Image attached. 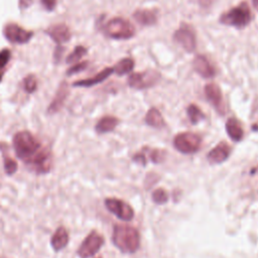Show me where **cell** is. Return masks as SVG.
<instances>
[{
  "mask_svg": "<svg viewBox=\"0 0 258 258\" xmlns=\"http://www.w3.org/2000/svg\"><path fill=\"white\" fill-rule=\"evenodd\" d=\"M132 16L142 26H151L157 22V13L152 9H137Z\"/></svg>",
  "mask_w": 258,
  "mask_h": 258,
  "instance_id": "obj_16",
  "label": "cell"
},
{
  "mask_svg": "<svg viewBox=\"0 0 258 258\" xmlns=\"http://www.w3.org/2000/svg\"><path fill=\"white\" fill-rule=\"evenodd\" d=\"M105 33L113 39H130L135 34V28L132 23L122 17L110 19L105 25Z\"/></svg>",
  "mask_w": 258,
  "mask_h": 258,
  "instance_id": "obj_4",
  "label": "cell"
},
{
  "mask_svg": "<svg viewBox=\"0 0 258 258\" xmlns=\"http://www.w3.org/2000/svg\"><path fill=\"white\" fill-rule=\"evenodd\" d=\"M152 200L157 205H163V204H165L168 201L167 192L163 188H161V187L156 188L152 192Z\"/></svg>",
  "mask_w": 258,
  "mask_h": 258,
  "instance_id": "obj_26",
  "label": "cell"
},
{
  "mask_svg": "<svg viewBox=\"0 0 258 258\" xmlns=\"http://www.w3.org/2000/svg\"><path fill=\"white\" fill-rule=\"evenodd\" d=\"M186 113H187L188 119L190 120V122L192 124H197L205 118V115H204L203 111L195 104L188 105V107L186 109Z\"/></svg>",
  "mask_w": 258,
  "mask_h": 258,
  "instance_id": "obj_24",
  "label": "cell"
},
{
  "mask_svg": "<svg viewBox=\"0 0 258 258\" xmlns=\"http://www.w3.org/2000/svg\"><path fill=\"white\" fill-rule=\"evenodd\" d=\"M23 86H24V90L27 93H29V94L33 93L37 88V82H36L35 77L32 75L27 76L23 81Z\"/></svg>",
  "mask_w": 258,
  "mask_h": 258,
  "instance_id": "obj_27",
  "label": "cell"
},
{
  "mask_svg": "<svg viewBox=\"0 0 258 258\" xmlns=\"http://www.w3.org/2000/svg\"><path fill=\"white\" fill-rule=\"evenodd\" d=\"M0 82H1V75H0Z\"/></svg>",
  "mask_w": 258,
  "mask_h": 258,
  "instance_id": "obj_35",
  "label": "cell"
},
{
  "mask_svg": "<svg viewBox=\"0 0 258 258\" xmlns=\"http://www.w3.org/2000/svg\"><path fill=\"white\" fill-rule=\"evenodd\" d=\"M225 127H226V131H227L229 137L233 141L238 142V141L242 140V138L244 136V131L241 126V123L236 118H234V117L229 118L226 121Z\"/></svg>",
  "mask_w": 258,
  "mask_h": 258,
  "instance_id": "obj_19",
  "label": "cell"
},
{
  "mask_svg": "<svg viewBox=\"0 0 258 258\" xmlns=\"http://www.w3.org/2000/svg\"><path fill=\"white\" fill-rule=\"evenodd\" d=\"M163 151L159 150V149H155V150H152L151 151V154H150V158L153 162L157 163V162H160L162 161L163 159Z\"/></svg>",
  "mask_w": 258,
  "mask_h": 258,
  "instance_id": "obj_30",
  "label": "cell"
},
{
  "mask_svg": "<svg viewBox=\"0 0 258 258\" xmlns=\"http://www.w3.org/2000/svg\"><path fill=\"white\" fill-rule=\"evenodd\" d=\"M68 95H69V87H68V84L66 82H63L59 85L54 98L52 99L51 103L49 104V106L47 108V112L49 114H54V113L58 112L60 110V108L62 107Z\"/></svg>",
  "mask_w": 258,
  "mask_h": 258,
  "instance_id": "obj_15",
  "label": "cell"
},
{
  "mask_svg": "<svg viewBox=\"0 0 258 258\" xmlns=\"http://www.w3.org/2000/svg\"><path fill=\"white\" fill-rule=\"evenodd\" d=\"M192 67L196 73L204 79H212L216 75L214 67L209 61V59L203 54H198L195 56L192 60Z\"/></svg>",
  "mask_w": 258,
  "mask_h": 258,
  "instance_id": "obj_12",
  "label": "cell"
},
{
  "mask_svg": "<svg viewBox=\"0 0 258 258\" xmlns=\"http://www.w3.org/2000/svg\"><path fill=\"white\" fill-rule=\"evenodd\" d=\"M252 21V12L246 1L240 2L220 16V22L224 25L236 28H244Z\"/></svg>",
  "mask_w": 258,
  "mask_h": 258,
  "instance_id": "obj_3",
  "label": "cell"
},
{
  "mask_svg": "<svg viewBox=\"0 0 258 258\" xmlns=\"http://www.w3.org/2000/svg\"><path fill=\"white\" fill-rule=\"evenodd\" d=\"M88 66V61H81L79 63H76L74 66H72L68 71H67V75L68 76H72V75H76L82 71H84Z\"/></svg>",
  "mask_w": 258,
  "mask_h": 258,
  "instance_id": "obj_28",
  "label": "cell"
},
{
  "mask_svg": "<svg viewBox=\"0 0 258 258\" xmlns=\"http://www.w3.org/2000/svg\"><path fill=\"white\" fill-rule=\"evenodd\" d=\"M145 122L147 125L154 127V128H163L165 126V121L156 108H151L147 111L145 115Z\"/></svg>",
  "mask_w": 258,
  "mask_h": 258,
  "instance_id": "obj_21",
  "label": "cell"
},
{
  "mask_svg": "<svg viewBox=\"0 0 258 258\" xmlns=\"http://www.w3.org/2000/svg\"><path fill=\"white\" fill-rule=\"evenodd\" d=\"M104 244V238L97 231H92L84 239L77 253L81 258H90L97 254Z\"/></svg>",
  "mask_w": 258,
  "mask_h": 258,
  "instance_id": "obj_8",
  "label": "cell"
},
{
  "mask_svg": "<svg viewBox=\"0 0 258 258\" xmlns=\"http://www.w3.org/2000/svg\"><path fill=\"white\" fill-rule=\"evenodd\" d=\"M48 36L57 44L68 42L71 38V31L66 24H54L46 29Z\"/></svg>",
  "mask_w": 258,
  "mask_h": 258,
  "instance_id": "obj_14",
  "label": "cell"
},
{
  "mask_svg": "<svg viewBox=\"0 0 258 258\" xmlns=\"http://www.w3.org/2000/svg\"><path fill=\"white\" fill-rule=\"evenodd\" d=\"M10 56H11V52H10V50L7 49V48L2 49V50L0 51V69L4 68V67L7 64V62H8L9 59H10Z\"/></svg>",
  "mask_w": 258,
  "mask_h": 258,
  "instance_id": "obj_29",
  "label": "cell"
},
{
  "mask_svg": "<svg viewBox=\"0 0 258 258\" xmlns=\"http://www.w3.org/2000/svg\"><path fill=\"white\" fill-rule=\"evenodd\" d=\"M12 145L16 156L28 167L29 170L44 174L52 167V154L32 133L26 130L18 131L12 138Z\"/></svg>",
  "mask_w": 258,
  "mask_h": 258,
  "instance_id": "obj_1",
  "label": "cell"
},
{
  "mask_svg": "<svg viewBox=\"0 0 258 258\" xmlns=\"http://www.w3.org/2000/svg\"><path fill=\"white\" fill-rule=\"evenodd\" d=\"M252 3H253L254 8L258 11V0H252Z\"/></svg>",
  "mask_w": 258,
  "mask_h": 258,
  "instance_id": "obj_34",
  "label": "cell"
},
{
  "mask_svg": "<svg viewBox=\"0 0 258 258\" xmlns=\"http://www.w3.org/2000/svg\"><path fill=\"white\" fill-rule=\"evenodd\" d=\"M113 73H114L113 68H105L104 70H102L100 73H98L94 77H91V78H88V79H84V80H80V81L75 82L74 83V87H86L87 88V87L95 86V85L100 84L103 81H105Z\"/></svg>",
  "mask_w": 258,
  "mask_h": 258,
  "instance_id": "obj_17",
  "label": "cell"
},
{
  "mask_svg": "<svg viewBox=\"0 0 258 258\" xmlns=\"http://www.w3.org/2000/svg\"><path fill=\"white\" fill-rule=\"evenodd\" d=\"M70 236L64 227H58L50 238V245L55 252L64 249L69 243Z\"/></svg>",
  "mask_w": 258,
  "mask_h": 258,
  "instance_id": "obj_18",
  "label": "cell"
},
{
  "mask_svg": "<svg viewBox=\"0 0 258 258\" xmlns=\"http://www.w3.org/2000/svg\"><path fill=\"white\" fill-rule=\"evenodd\" d=\"M134 161H136V162H138V163H142L143 165L146 163V159H145V156L143 155V154H141V153H137V154H135L134 156H133V158H132Z\"/></svg>",
  "mask_w": 258,
  "mask_h": 258,
  "instance_id": "obj_32",
  "label": "cell"
},
{
  "mask_svg": "<svg viewBox=\"0 0 258 258\" xmlns=\"http://www.w3.org/2000/svg\"><path fill=\"white\" fill-rule=\"evenodd\" d=\"M0 149L2 152V157H3V163H4V170L7 175H12L15 173L17 170V162L11 158L9 153L7 152V148H4V143H0Z\"/></svg>",
  "mask_w": 258,
  "mask_h": 258,
  "instance_id": "obj_22",
  "label": "cell"
},
{
  "mask_svg": "<svg viewBox=\"0 0 258 258\" xmlns=\"http://www.w3.org/2000/svg\"><path fill=\"white\" fill-rule=\"evenodd\" d=\"M134 68V60L131 57H125L120 59L113 68L114 73L118 76H123L132 72Z\"/></svg>",
  "mask_w": 258,
  "mask_h": 258,
  "instance_id": "obj_23",
  "label": "cell"
},
{
  "mask_svg": "<svg viewBox=\"0 0 258 258\" xmlns=\"http://www.w3.org/2000/svg\"><path fill=\"white\" fill-rule=\"evenodd\" d=\"M173 40L185 51L191 52L197 47V37L194 28L187 23H180V26L172 35Z\"/></svg>",
  "mask_w": 258,
  "mask_h": 258,
  "instance_id": "obj_7",
  "label": "cell"
},
{
  "mask_svg": "<svg viewBox=\"0 0 258 258\" xmlns=\"http://www.w3.org/2000/svg\"><path fill=\"white\" fill-rule=\"evenodd\" d=\"M160 79V74L154 70H148L142 73H132L128 77V85L132 89L144 90L153 87Z\"/></svg>",
  "mask_w": 258,
  "mask_h": 258,
  "instance_id": "obj_6",
  "label": "cell"
},
{
  "mask_svg": "<svg viewBox=\"0 0 258 258\" xmlns=\"http://www.w3.org/2000/svg\"><path fill=\"white\" fill-rule=\"evenodd\" d=\"M202 145V137L192 132H182L175 135L173 139V146L175 149L183 154L196 153L200 150Z\"/></svg>",
  "mask_w": 258,
  "mask_h": 258,
  "instance_id": "obj_5",
  "label": "cell"
},
{
  "mask_svg": "<svg viewBox=\"0 0 258 258\" xmlns=\"http://www.w3.org/2000/svg\"><path fill=\"white\" fill-rule=\"evenodd\" d=\"M42 6L47 10H52L56 5V0H40Z\"/></svg>",
  "mask_w": 258,
  "mask_h": 258,
  "instance_id": "obj_31",
  "label": "cell"
},
{
  "mask_svg": "<svg viewBox=\"0 0 258 258\" xmlns=\"http://www.w3.org/2000/svg\"><path fill=\"white\" fill-rule=\"evenodd\" d=\"M119 120L114 117V116H104L103 118H101L98 123L96 124V131L99 134H104V133H108L113 131L116 126L118 125Z\"/></svg>",
  "mask_w": 258,
  "mask_h": 258,
  "instance_id": "obj_20",
  "label": "cell"
},
{
  "mask_svg": "<svg viewBox=\"0 0 258 258\" xmlns=\"http://www.w3.org/2000/svg\"><path fill=\"white\" fill-rule=\"evenodd\" d=\"M88 52L87 48L85 46L82 45H78L75 47V49L68 55L66 61L67 63H75L77 61H79L86 53Z\"/></svg>",
  "mask_w": 258,
  "mask_h": 258,
  "instance_id": "obj_25",
  "label": "cell"
},
{
  "mask_svg": "<svg viewBox=\"0 0 258 258\" xmlns=\"http://www.w3.org/2000/svg\"><path fill=\"white\" fill-rule=\"evenodd\" d=\"M204 91L207 100L218 111V113L225 114V110L223 107V95L220 87L215 83H210L205 86Z\"/></svg>",
  "mask_w": 258,
  "mask_h": 258,
  "instance_id": "obj_11",
  "label": "cell"
},
{
  "mask_svg": "<svg viewBox=\"0 0 258 258\" xmlns=\"http://www.w3.org/2000/svg\"><path fill=\"white\" fill-rule=\"evenodd\" d=\"M31 3H32V0H19L18 6L20 9H26L31 5Z\"/></svg>",
  "mask_w": 258,
  "mask_h": 258,
  "instance_id": "obj_33",
  "label": "cell"
},
{
  "mask_svg": "<svg viewBox=\"0 0 258 258\" xmlns=\"http://www.w3.org/2000/svg\"><path fill=\"white\" fill-rule=\"evenodd\" d=\"M4 37L11 43L24 44L27 43L33 36V32L26 30L15 23H8L3 27Z\"/></svg>",
  "mask_w": 258,
  "mask_h": 258,
  "instance_id": "obj_10",
  "label": "cell"
},
{
  "mask_svg": "<svg viewBox=\"0 0 258 258\" xmlns=\"http://www.w3.org/2000/svg\"><path fill=\"white\" fill-rule=\"evenodd\" d=\"M231 153V147L224 141L218 143L214 148L210 150L207 158L212 164H219L228 159Z\"/></svg>",
  "mask_w": 258,
  "mask_h": 258,
  "instance_id": "obj_13",
  "label": "cell"
},
{
  "mask_svg": "<svg viewBox=\"0 0 258 258\" xmlns=\"http://www.w3.org/2000/svg\"><path fill=\"white\" fill-rule=\"evenodd\" d=\"M112 241L121 252L126 254L135 253L140 246V236L138 231L127 225L114 226Z\"/></svg>",
  "mask_w": 258,
  "mask_h": 258,
  "instance_id": "obj_2",
  "label": "cell"
},
{
  "mask_svg": "<svg viewBox=\"0 0 258 258\" xmlns=\"http://www.w3.org/2000/svg\"><path fill=\"white\" fill-rule=\"evenodd\" d=\"M105 206L109 212L124 222L131 221L134 217V210L129 204L122 200L108 198L105 200Z\"/></svg>",
  "mask_w": 258,
  "mask_h": 258,
  "instance_id": "obj_9",
  "label": "cell"
}]
</instances>
